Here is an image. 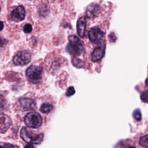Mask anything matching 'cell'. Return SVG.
<instances>
[{
	"label": "cell",
	"instance_id": "9",
	"mask_svg": "<svg viewBox=\"0 0 148 148\" xmlns=\"http://www.w3.org/2000/svg\"><path fill=\"white\" fill-rule=\"evenodd\" d=\"M21 108L24 110H35L36 108V102L34 100L27 98H22L19 100Z\"/></svg>",
	"mask_w": 148,
	"mask_h": 148
},
{
	"label": "cell",
	"instance_id": "14",
	"mask_svg": "<svg viewBox=\"0 0 148 148\" xmlns=\"http://www.w3.org/2000/svg\"><path fill=\"white\" fill-rule=\"evenodd\" d=\"M147 141H148V135H146L143 136H142L139 140V143L143 146L147 147Z\"/></svg>",
	"mask_w": 148,
	"mask_h": 148
},
{
	"label": "cell",
	"instance_id": "4",
	"mask_svg": "<svg viewBox=\"0 0 148 148\" xmlns=\"http://www.w3.org/2000/svg\"><path fill=\"white\" fill-rule=\"evenodd\" d=\"M24 121L26 125L28 127L36 128L41 125L42 119L39 113L30 112L25 116Z\"/></svg>",
	"mask_w": 148,
	"mask_h": 148
},
{
	"label": "cell",
	"instance_id": "12",
	"mask_svg": "<svg viewBox=\"0 0 148 148\" xmlns=\"http://www.w3.org/2000/svg\"><path fill=\"white\" fill-rule=\"evenodd\" d=\"M99 6L97 4H91L87 8L86 11V16L88 18L94 17L99 13Z\"/></svg>",
	"mask_w": 148,
	"mask_h": 148
},
{
	"label": "cell",
	"instance_id": "2",
	"mask_svg": "<svg viewBox=\"0 0 148 148\" xmlns=\"http://www.w3.org/2000/svg\"><path fill=\"white\" fill-rule=\"evenodd\" d=\"M20 136L25 142L34 144L41 143L43 139L42 134H36L26 127H23L21 130Z\"/></svg>",
	"mask_w": 148,
	"mask_h": 148
},
{
	"label": "cell",
	"instance_id": "11",
	"mask_svg": "<svg viewBox=\"0 0 148 148\" xmlns=\"http://www.w3.org/2000/svg\"><path fill=\"white\" fill-rule=\"evenodd\" d=\"M86 27V21L84 17H80L77 22V32L80 38H83L85 35Z\"/></svg>",
	"mask_w": 148,
	"mask_h": 148
},
{
	"label": "cell",
	"instance_id": "7",
	"mask_svg": "<svg viewBox=\"0 0 148 148\" xmlns=\"http://www.w3.org/2000/svg\"><path fill=\"white\" fill-rule=\"evenodd\" d=\"M25 9L21 5L17 6L11 13L12 19L15 22H19L23 20L25 18Z\"/></svg>",
	"mask_w": 148,
	"mask_h": 148
},
{
	"label": "cell",
	"instance_id": "23",
	"mask_svg": "<svg viewBox=\"0 0 148 148\" xmlns=\"http://www.w3.org/2000/svg\"><path fill=\"white\" fill-rule=\"evenodd\" d=\"M24 148H34V146L31 143H28L24 147Z\"/></svg>",
	"mask_w": 148,
	"mask_h": 148
},
{
	"label": "cell",
	"instance_id": "13",
	"mask_svg": "<svg viewBox=\"0 0 148 148\" xmlns=\"http://www.w3.org/2000/svg\"><path fill=\"white\" fill-rule=\"evenodd\" d=\"M53 109V107L51 105L49 104V103H43L41 107H40V110L42 112V113H49L50 111H51Z\"/></svg>",
	"mask_w": 148,
	"mask_h": 148
},
{
	"label": "cell",
	"instance_id": "28",
	"mask_svg": "<svg viewBox=\"0 0 148 148\" xmlns=\"http://www.w3.org/2000/svg\"><path fill=\"white\" fill-rule=\"evenodd\" d=\"M146 148H147V147H146Z\"/></svg>",
	"mask_w": 148,
	"mask_h": 148
},
{
	"label": "cell",
	"instance_id": "1",
	"mask_svg": "<svg viewBox=\"0 0 148 148\" xmlns=\"http://www.w3.org/2000/svg\"><path fill=\"white\" fill-rule=\"evenodd\" d=\"M68 39L69 43L66 47V50L74 56H79L82 54L84 47L82 41L75 35L69 36Z\"/></svg>",
	"mask_w": 148,
	"mask_h": 148
},
{
	"label": "cell",
	"instance_id": "27",
	"mask_svg": "<svg viewBox=\"0 0 148 148\" xmlns=\"http://www.w3.org/2000/svg\"><path fill=\"white\" fill-rule=\"evenodd\" d=\"M0 11H1V8H0Z\"/></svg>",
	"mask_w": 148,
	"mask_h": 148
},
{
	"label": "cell",
	"instance_id": "5",
	"mask_svg": "<svg viewBox=\"0 0 148 148\" xmlns=\"http://www.w3.org/2000/svg\"><path fill=\"white\" fill-rule=\"evenodd\" d=\"M31 54L27 50H24L17 53L13 58V62L16 65L23 66L29 62Z\"/></svg>",
	"mask_w": 148,
	"mask_h": 148
},
{
	"label": "cell",
	"instance_id": "6",
	"mask_svg": "<svg viewBox=\"0 0 148 148\" xmlns=\"http://www.w3.org/2000/svg\"><path fill=\"white\" fill-rule=\"evenodd\" d=\"M103 36V32L97 27L92 28L88 32V37L91 42L98 43Z\"/></svg>",
	"mask_w": 148,
	"mask_h": 148
},
{
	"label": "cell",
	"instance_id": "3",
	"mask_svg": "<svg viewBox=\"0 0 148 148\" xmlns=\"http://www.w3.org/2000/svg\"><path fill=\"white\" fill-rule=\"evenodd\" d=\"M26 76L29 82L38 83L42 78V68L35 65L30 66L26 71Z\"/></svg>",
	"mask_w": 148,
	"mask_h": 148
},
{
	"label": "cell",
	"instance_id": "19",
	"mask_svg": "<svg viewBox=\"0 0 148 148\" xmlns=\"http://www.w3.org/2000/svg\"><path fill=\"white\" fill-rule=\"evenodd\" d=\"M140 98L142 99V100L145 102H147V91L146 90L145 91L143 92L142 94H141V95H140Z\"/></svg>",
	"mask_w": 148,
	"mask_h": 148
},
{
	"label": "cell",
	"instance_id": "26",
	"mask_svg": "<svg viewBox=\"0 0 148 148\" xmlns=\"http://www.w3.org/2000/svg\"><path fill=\"white\" fill-rule=\"evenodd\" d=\"M0 148H2V146H0Z\"/></svg>",
	"mask_w": 148,
	"mask_h": 148
},
{
	"label": "cell",
	"instance_id": "25",
	"mask_svg": "<svg viewBox=\"0 0 148 148\" xmlns=\"http://www.w3.org/2000/svg\"><path fill=\"white\" fill-rule=\"evenodd\" d=\"M129 148H135V147H130Z\"/></svg>",
	"mask_w": 148,
	"mask_h": 148
},
{
	"label": "cell",
	"instance_id": "15",
	"mask_svg": "<svg viewBox=\"0 0 148 148\" xmlns=\"http://www.w3.org/2000/svg\"><path fill=\"white\" fill-rule=\"evenodd\" d=\"M134 117L135 118V119L137 121H140L141 120L142 118V115L140 113V112L139 109H136L134 112V114H133Z\"/></svg>",
	"mask_w": 148,
	"mask_h": 148
},
{
	"label": "cell",
	"instance_id": "8",
	"mask_svg": "<svg viewBox=\"0 0 148 148\" xmlns=\"http://www.w3.org/2000/svg\"><path fill=\"white\" fill-rule=\"evenodd\" d=\"M105 45L104 42H101L97 47L94 49L92 56L91 60L92 61L95 62L101 59L105 54Z\"/></svg>",
	"mask_w": 148,
	"mask_h": 148
},
{
	"label": "cell",
	"instance_id": "10",
	"mask_svg": "<svg viewBox=\"0 0 148 148\" xmlns=\"http://www.w3.org/2000/svg\"><path fill=\"white\" fill-rule=\"evenodd\" d=\"M12 124L10 118L4 114H0V133L5 132Z\"/></svg>",
	"mask_w": 148,
	"mask_h": 148
},
{
	"label": "cell",
	"instance_id": "20",
	"mask_svg": "<svg viewBox=\"0 0 148 148\" xmlns=\"http://www.w3.org/2000/svg\"><path fill=\"white\" fill-rule=\"evenodd\" d=\"M109 39H110V42H114L115 41V40L116 39V36L114 35V34L113 33H111L110 35H109Z\"/></svg>",
	"mask_w": 148,
	"mask_h": 148
},
{
	"label": "cell",
	"instance_id": "24",
	"mask_svg": "<svg viewBox=\"0 0 148 148\" xmlns=\"http://www.w3.org/2000/svg\"><path fill=\"white\" fill-rule=\"evenodd\" d=\"M3 23L2 21H0V31L3 29Z\"/></svg>",
	"mask_w": 148,
	"mask_h": 148
},
{
	"label": "cell",
	"instance_id": "21",
	"mask_svg": "<svg viewBox=\"0 0 148 148\" xmlns=\"http://www.w3.org/2000/svg\"><path fill=\"white\" fill-rule=\"evenodd\" d=\"M3 148H18L17 146L13 145L11 144H6Z\"/></svg>",
	"mask_w": 148,
	"mask_h": 148
},
{
	"label": "cell",
	"instance_id": "17",
	"mask_svg": "<svg viewBox=\"0 0 148 148\" xmlns=\"http://www.w3.org/2000/svg\"><path fill=\"white\" fill-rule=\"evenodd\" d=\"M6 106L5 98L1 95H0V109H4Z\"/></svg>",
	"mask_w": 148,
	"mask_h": 148
},
{
	"label": "cell",
	"instance_id": "16",
	"mask_svg": "<svg viewBox=\"0 0 148 148\" xmlns=\"http://www.w3.org/2000/svg\"><path fill=\"white\" fill-rule=\"evenodd\" d=\"M23 31L25 33L28 34L31 32L32 31V25L29 24H27L24 26L23 28Z\"/></svg>",
	"mask_w": 148,
	"mask_h": 148
},
{
	"label": "cell",
	"instance_id": "18",
	"mask_svg": "<svg viewBox=\"0 0 148 148\" xmlns=\"http://www.w3.org/2000/svg\"><path fill=\"white\" fill-rule=\"evenodd\" d=\"M75 89L73 87H70L68 88L67 90V91L66 92V96L68 97H69V96H72L73 94H75Z\"/></svg>",
	"mask_w": 148,
	"mask_h": 148
},
{
	"label": "cell",
	"instance_id": "22",
	"mask_svg": "<svg viewBox=\"0 0 148 148\" xmlns=\"http://www.w3.org/2000/svg\"><path fill=\"white\" fill-rule=\"evenodd\" d=\"M5 42V40L0 36V45H3Z\"/></svg>",
	"mask_w": 148,
	"mask_h": 148
}]
</instances>
